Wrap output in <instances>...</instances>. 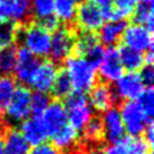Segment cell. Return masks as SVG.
Segmentation results:
<instances>
[{
  "mask_svg": "<svg viewBox=\"0 0 154 154\" xmlns=\"http://www.w3.org/2000/svg\"><path fill=\"white\" fill-rule=\"evenodd\" d=\"M65 72L71 81L73 91L84 94L96 84V67L81 55L71 54L65 59Z\"/></svg>",
  "mask_w": 154,
  "mask_h": 154,
  "instance_id": "cell-1",
  "label": "cell"
},
{
  "mask_svg": "<svg viewBox=\"0 0 154 154\" xmlns=\"http://www.w3.org/2000/svg\"><path fill=\"white\" fill-rule=\"evenodd\" d=\"M23 47L35 57H47L51 49L52 34L40 23H30L19 30Z\"/></svg>",
  "mask_w": 154,
  "mask_h": 154,
  "instance_id": "cell-2",
  "label": "cell"
},
{
  "mask_svg": "<svg viewBox=\"0 0 154 154\" xmlns=\"http://www.w3.org/2000/svg\"><path fill=\"white\" fill-rule=\"evenodd\" d=\"M64 106L66 108L69 124L78 132L82 131L93 117V108L90 107L88 99L82 93L72 91L65 97Z\"/></svg>",
  "mask_w": 154,
  "mask_h": 154,
  "instance_id": "cell-3",
  "label": "cell"
},
{
  "mask_svg": "<svg viewBox=\"0 0 154 154\" xmlns=\"http://www.w3.org/2000/svg\"><path fill=\"white\" fill-rule=\"evenodd\" d=\"M120 117L124 124L125 132L130 135V137H140L146 128L152 123V119L147 117V114L141 109L136 100L125 101L120 107Z\"/></svg>",
  "mask_w": 154,
  "mask_h": 154,
  "instance_id": "cell-4",
  "label": "cell"
},
{
  "mask_svg": "<svg viewBox=\"0 0 154 154\" xmlns=\"http://www.w3.org/2000/svg\"><path fill=\"white\" fill-rule=\"evenodd\" d=\"M76 31L67 26H59L54 30V34L51 38V49L49 54L52 57V61L58 63L65 60L70 57L75 49L76 42Z\"/></svg>",
  "mask_w": 154,
  "mask_h": 154,
  "instance_id": "cell-5",
  "label": "cell"
},
{
  "mask_svg": "<svg viewBox=\"0 0 154 154\" xmlns=\"http://www.w3.org/2000/svg\"><path fill=\"white\" fill-rule=\"evenodd\" d=\"M30 100H31V93L29 88L17 87L10 103L7 105L4 112L6 120L10 122L11 124L22 123L23 120H25L31 113Z\"/></svg>",
  "mask_w": 154,
  "mask_h": 154,
  "instance_id": "cell-6",
  "label": "cell"
},
{
  "mask_svg": "<svg viewBox=\"0 0 154 154\" xmlns=\"http://www.w3.org/2000/svg\"><path fill=\"white\" fill-rule=\"evenodd\" d=\"M122 38H123L124 46L134 51H137L141 53L152 51V47H153L152 30H149L144 25L134 23L129 26H125Z\"/></svg>",
  "mask_w": 154,
  "mask_h": 154,
  "instance_id": "cell-7",
  "label": "cell"
},
{
  "mask_svg": "<svg viewBox=\"0 0 154 154\" xmlns=\"http://www.w3.org/2000/svg\"><path fill=\"white\" fill-rule=\"evenodd\" d=\"M75 20L77 22V25L82 31L95 32L102 26L106 18L102 11L94 2H91L90 0H84L78 6Z\"/></svg>",
  "mask_w": 154,
  "mask_h": 154,
  "instance_id": "cell-8",
  "label": "cell"
},
{
  "mask_svg": "<svg viewBox=\"0 0 154 154\" xmlns=\"http://www.w3.org/2000/svg\"><path fill=\"white\" fill-rule=\"evenodd\" d=\"M58 73H59V67L54 61L52 60L40 61L28 85L34 88L37 93L47 94L48 91H52Z\"/></svg>",
  "mask_w": 154,
  "mask_h": 154,
  "instance_id": "cell-9",
  "label": "cell"
},
{
  "mask_svg": "<svg viewBox=\"0 0 154 154\" xmlns=\"http://www.w3.org/2000/svg\"><path fill=\"white\" fill-rule=\"evenodd\" d=\"M144 88L146 87L138 72H126L116 81V88L113 93L114 96H117L116 99L132 101L138 97Z\"/></svg>",
  "mask_w": 154,
  "mask_h": 154,
  "instance_id": "cell-10",
  "label": "cell"
},
{
  "mask_svg": "<svg viewBox=\"0 0 154 154\" xmlns=\"http://www.w3.org/2000/svg\"><path fill=\"white\" fill-rule=\"evenodd\" d=\"M40 117L49 137H52L58 130H60L64 125L67 124L66 108L64 103L59 100H54L49 102Z\"/></svg>",
  "mask_w": 154,
  "mask_h": 154,
  "instance_id": "cell-11",
  "label": "cell"
},
{
  "mask_svg": "<svg viewBox=\"0 0 154 154\" xmlns=\"http://www.w3.org/2000/svg\"><path fill=\"white\" fill-rule=\"evenodd\" d=\"M103 137L109 143H117L124 140L125 129L119 113V109L116 107H111L109 109L103 112L101 118Z\"/></svg>",
  "mask_w": 154,
  "mask_h": 154,
  "instance_id": "cell-12",
  "label": "cell"
},
{
  "mask_svg": "<svg viewBox=\"0 0 154 154\" xmlns=\"http://www.w3.org/2000/svg\"><path fill=\"white\" fill-rule=\"evenodd\" d=\"M99 73L101 78L109 83V82H116L122 75H123V66L119 59V52L118 48L116 47H108L105 49L102 60L99 65Z\"/></svg>",
  "mask_w": 154,
  "mask_h": 154,
  "instance_id": "cell-13",
  "label": "cell"
},
{
  "mask_svg": "<svg viewBox=\"0 0 154 154\" xmlns=\"http://www.w3.org/2000/svg\"><path fill=\"white\" fill-rule=\"evenodd\" d=\"M19 132L22 134L26 143L32 147L45 143L46 140L49 137L40 116H34L31 118H26L25 120H23L20 124Z\"/></svg>",
  "mask_w": 154,
  "mask_h": 154,
  "instance_id": "cell-14",
  "label": "cell"
},
{
  "mask_svg": "<svg viewBox=\"0 0 154 154\" xmlns=\"http://www.w3.org/2000/svg\"><path fill=\"white\" fill-rule=\"evenodd\" d=\"M30 13V0H0V14L10 22H25Z\"/></svg>",
  "mask_w": 154,
  "mask_h": 154,
  "instance_id": "cell-15",
  "label": "cell"
},
{
  "mask_svg": "<svg viewBox=\"0 0 154 154\" xmlns=\"http://www.w3.org/2000/svg\"><path fill=\"white\" fill-rule=\"evenodd\" d=\"M37 57L30 53L24 47L17 49V59H16V77L23 84H29L30 78L38 65Z\"/></svg>",
  "mask_w": 154,
  "mask_h": 154,
  "instance_id": "cell-16",
  "label": "cell"
},
{
  "mask_svg": "<svg viewBox=\"0 0 154 154\" xmlns=\"http://www.w3.org/2000/svg\"><path fill=\"white\" fill-rule=\"evenodd\" d=\"M116 100L117 99L114 96L113 90L106 83L95 84L90 90L89 105L91 108L99 112H105L109 109L116 102Z\"/></svg>",
  "mask_w": 154,
  "mask_h": 154,
  "instance_id": "cell-17",
  "label": "cell"
},
{
  "mask_svg": "<svg viewBox=\"0 0 154 154\" xmlns=\"http://www.w3.org/2000/svg\"><path fill=\"white\" fill-rule=\"evenodd\" d=\"M126 26L125 20L122 19H109L108 22L103 23L102 26L99 29V41L103 45L112 46L119 41L122 37L124 29Z\"/></svg>",
  "mask_w": 154,
  "mask_h": 154,
  "instance_id": "cell-18",
  "label": "cell"
},
{
  "mask_svg": "<svg viewBox=\"0 0 154 154\" xmlns=\"http://www.w3.org/2000/svg\"><path fill=\"white\" fill-rule=\"evenodd\" d=\"M78 137V131L75 130L70 124H66L52 136L53 146L58 150L69 152L76 147Z\"/></svg>",
  "mask_w": 154,
  "mask_h": 154,
  "instance_id": "cell-19",
  "label": "cell"
},
{
  "mask_svg": "<svg viewBox=\"0 0 154 154\" xmlns=\"http://www.w3.org/2000/svg\"><path fill=\"white\" fill-rule=\"evenodd\" d=\"M2 154H28L29 144L17 129H8L5 134Z\"/></svg>",
  "mask_w": 154,
  "mask_h": 154,
  "instance_id": "cell-20",
  "label": "cell"
},
{
  "mask_svg": "<svg viewBox=\"0 0 154 154\" xmlns=\"http://www.w3.org/2000/svg\"><path fill=\"white\" fill-rule=\"evenodd\" d=\"M119 59L123 69L128 72H136L144 66V54L137 51H134L129 47L122 46L118 48Z\"/></svg>",
  "mask_w": 154,
  "mask_h": 154,
  "instance_id": "cell-21",
  "label": "cell"
},
{
  "mask_svg": "<svg viewBox=\"0 0 154 154\" xmlns=\"http://www.w3.org/2000/svg\"><path fill=\"white\" fill-rule=\"evenodd\" d=\"M78 6L79 0H54V16L59 22L72 23L76 19Z\"/></svg>",
  "mask_w": 154,
  "mask_h": 154,
  "instance_id": "cell-22",
  "label": "cell"
},
{
  "mask_svg": "<svg viewBox=\"0 0 154 154\" xmlns=\"http://www.w3.org/2000/svg\"><path fill=\"white\" fill-rule=\"evenodd\" d=\"M153 2L154 0H137L132 12V19L136 24L153 30Z\"/></svg>",
  "mask_w": 154,
  "mask_h": 154,
  "instance_id": "cell-23",
  "label": "cell"
},
{
  "mask_svg": "<svg viewBox=\"0 0 154 154\" xmlns=\"http://www.w3.org/2000/svg\"><path fill=\"white\" fill-rule=\"evenodd\" d=\"M20 26L10 20H0V49L12 47L19 37Z\"/></svg>",
  "mask_w": 154,
  "mask_h": 154,
  "instance_id": "cell-24",
  "label": "cell"
},
{
  "mask_svg": "<svg viewBox=\"0 0 154 154\" xmlns=\"http://www.w3.org/2000/svg\"><path fill=\"white\" fill-rule=\"evenodd\" d=\"M17 88L14 78L11 76H0V114H2L10 103Z\"/></svg>",
  "mask_w": 154,
  "mask_h": 154,
  "instance_id": "cell-25",
  "label": "cell"
},
{
  "mask_svg": "<svg viewBox=\"0 0 154 154\" xmlns=\"http://www.w3.org/2000/svg\"><path fill=\"white\" fill-rule=\"evenodd\" d=\"M99 37L95 32L90 31H82L79 35L76 36V42H75V54L83 57L88 51H90L94 46L99 45Z\"/></svg>",
  "mask_w": 154,
  "mask_h": 154,
  "instance_id": "cell-26",
  "label": "cell"
},
{
  "mask_svg": "<svg viewBox=\"0 0 154 154\" xmlns=\"http://www.w3.org/2000/svg\"><path fill=\"white\" fill-rule=\"evenodd\" d=\"M17 59V49L12 46L0 49V76H10L14 72Z\"/></svg>",
  "mask_w": 154,
  "mask_h": 154,
  "instance_id": "cell-27",
  "label": "cell"
},
{
  "mask_svg": "<svg viewBox=\"0 0 154 154\" xmlns=\"http://www.w3.org/2000/svg\"><path fill=\"white\" fill-rule=\"evenodd\" d=\"M30 8L38 22L54 16V0H30Z\"/></svg>",
  "mask_w": 154,
  "mask_h": 154,
  "instance_id": "cell-28",
  "label": "cell"
},
{
  "mask_svg": "<svg viewBox=\"0 0 154 154\" xmlns=\"http://www.w3.org/2000/svg\"><path fill=\"white\" fill-rule=\"evenodd\" d=\"M52 91H53L54 96H57L58 99H65L73 91L71 81L65 71H59L57 78L54 81Z\"/></svg>",
  "mask_w": 154,
  "mask_h": 154,
  "instance_id": "cell-29",
  "label": "cell"
},
{
  "mask_svg": "<svg viewBox=\"0 0 154 154\" xmlns=\"http://www.w3.org/2000/svg\"><path fill=\"white\" fill-rule=\"evenodd\" d=\"M82 131H83L87 141L99 142L103 137V129H102L101 118L91 117V119L88 122V124L84 126V129Z\"/></svg>",
  "mask_w": 154,
  "mask_h": 154,
  "instance_id": "cell-30",
  "label": "cell"
},
{
  "mask_svg": "<svg viewBox=\"0 0 154 154\" xmlns=\"http://www.w3.org/2000/svg\"><path fill=\"white\" fill-rule=\"evenodd\" d=\"M124 143L126 154H152V146L142 137H126Z\"/></svg>",
  "mask_w": 154,
  "mask_h": 154,
  "instance_id": "cell-31",
  "label": "cell"
},
{
  "mask_svg": "<svg viewBox=\"0 0 154 154\" xmlns=\"http://www.w3.org/2000/svg\"><path fill=\"white\" fill-rule=\"evenodd\" d=\"M113 2V18L125 20L134 12L137 0H112Z\"/></svg>",
  "mask_w": 154,
  "mask_h": 154,
  "instance_id": "cell-32",
  "label": "cell"
},
{
  "mask_svg": "<svg viewBox=\"0 0 154 154\" xmlns=\"http://www.w3.org/2000/svg\"><path fill=\"white\" fill-rule=\"evenodd\" d=\"M136 102L141 107V109L147 114L148 118L152 119L154 114V94H153V88L152 87H146L143 91L138 95L136 99Z\"/></svg>",
  "mask_w": 154,
  "mask_h": 154,
  "instance_id": "cell-33",
  "label": "cell"
},
{
  "mask_svg": "<svg viewBox=\"0 0 154 154\" xmlns=\"http://www.w3.org/2000/svg\"><path fill=\"white\" fill-rule=\"evenodd\" d=\"M49 97L45 93H35L31 94V100H30V109L34 113V116H41L46 107L49 103Z\"/></svg>",
  "mask_w": 154,
  "mask_h": 154,
  "instance_id": "cell-34",
  "label": "cell"
},
{
  "mask_svg": "<svg viewBox=\"0 0 154 154\" xmlns=\"http://www.w3.org/2000/svg\"><path fill=\"white\" fill-rule=\"evenodd\" d=\"M103 53H105V49H103L102 45L99 43V45L94 46L90 51H88V52L83 55V58H85V59H87L94 67L97 69L99 65H100V63H101V60H102Z\"/></svg>",
  "mask_w": 154,
  "mask_h": 154,
  "instance_id": "cell-35",
  "label": "cell"
},
{
  "mask_svg": "<svg viewBox=\"0 0 154 154\" xmlns=\"http://www.w3.org/2000/svg\"><path fill=\"white\" fill-rule=\"evenodd\" d=\"M94 2L103 13L106 20H109L113 18V2L112 0H90Z\"/></svg>",
  "mask_w": 154,
  "mask_h": 154,
  "instance_id": "cell-36",
  "label": "cell"
},
{
  "mask_svg": "<svg viewBox=\"0 0 154 154\" xmlns=\"http://www.w3.org/2000/svg\"><path fill=\"white\" fill-rule=\"evenodd\" d=\"M28 154H61L60 150H58L52 143H41L38 146L32 147L31 150H29Z\"/></svg>",
  "mask_w": 154,
  "mask_h": 154,
  "instance_id": "cell-37",
  "label": "cell"
},
{
  "mask_svg": "<svg viewBox=\"0 0 154 154\" xmlns=\"http://www.w3.org/2000/svg\"><path fill=\"white\" fill-rule=\"evenodd\" d=\"M140 77L144 84V87H152L153 81H154V70L152 65H144L141 69Z\"/></svg>",
  "mask_w": 154,
  "mask_h": 154,
  "instance_id": "cell-38",
  "label": "cell"
},
{
  "mask_svg": "<svg viewBox=\"0 0 154 154\" xmlns=\"http://www.w3.org/2000/svg\"><path fill=\"white\" fill-rule=\"evenodd\" d=\"M103 154H126V148H125V143L124 140L117 143H111L105 150Z\"/></svg>",
  "mask_w": 154,
  "mask_h": 154,
  "instance_id": "cell-39",
  "label": "cell"
},
{
  "mask_svg": "<svg viewBox=\"0 0 154 154\" xmlns=\"http://www.w3.org/2000/svg\"><path fill=\"white\" fill-rule=\"evenodd\" d=\"M85 154H103V150H101L100 148H91Z\"/></svg>",
  "mask_w": 154,
  "mask_h": 154,
  "instance_id": "cell-40",
  "label": "cell"
},
{
  "mask_svg": "<svg viewBox=\"0 0 154 154\" xmlns=\"http://www.w3.org/2000/svg\"><path fill=\"white\" fill-rule=\"evenodd\" d=\"M2 150H4V141H2V137L0 135V154H2Z\"/></svg>",
  "mask_w": 154,
  "mask_h": 154,
  "instance_id": "cell-41",
  "label": "cell"
},
{
  "mask_svg": "<svg viewBox=\"0 0 154 154\" xmlns=\"http://www.w3.org/2000/svg\"><path fill=\"white\" fill-rule=\"evenodd\" d=\"M1 18H2V17H1V14H0V20H1Z\"/></svg>",
  "mask_w": 154,
  "mask_h": 154,
  "instance_id": "cell-42",
  "label": "cell"
}]
</instances>
